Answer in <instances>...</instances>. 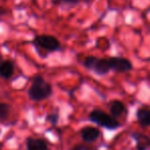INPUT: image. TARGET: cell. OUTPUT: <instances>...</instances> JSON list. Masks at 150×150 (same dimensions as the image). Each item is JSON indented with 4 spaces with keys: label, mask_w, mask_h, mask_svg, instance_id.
Instances as JSON below:
<instances>
[{
    "label": "cell",
    "mask_w": 150,
    "mask_h": 150,
    "mask_svg": "<svg viewBox=\"0 0 150 150\" xmlns=\"http://www.w3.org/2000/svg\"><path fill=\"white\" fill-rule=\"evenodd\" d=\"M29 97L33 101H42L52 94V86L40 75H36L32 79V85L28 91Z\"/></svg>",
    "instance_id": "cell-1"
},
{
    "label": "cell",
    "mask_w": 150,
    "mask_h": 150,
    "mask_svg": "<svg viewBox=\"0 0 150 150\" xmlns=\"http://www.w3.org/2000/svg\"><path fill=\"white\" fill-rule=\"evenodd\" d=\"M89 120L107 130H117L122 127L120 122L117 119L100 109H94L91 111L89 115Z\"/></svg>",
    "instance_id": "cell-2"
},
{
    "label": "cell",
    "mask_w": 150,
    "mask_h": 150,
    "mask_svg": "<svg viewBox=\"0 0 150 150\" xmlns=\"http://www.w3.org/2000/svg\"><path fill=\"white\" fill-rule=\"evenodd\" d=\"M32 45L36 48L47 52H54L61 49V44L56 37L52 35H36L31 41Z\"/></svg>",
    "instance_id": "cell-3"
},
{
    "label": "cell",
    "mask_w": 150,
    "mask_h": 150,
    "mask_svg": "<svg viewBox=\"0 0 150 150\" xmlns=\"http://www.w3.org/2000/svg\"><path fill=\"white\" fill-rule=\"evenodd\" d=\"M84 67L97 75H106L110 69L108 58H98L96 56H86L83 61Z\"/></svg>",
    "instance_id": "cell-4"
},
{
    "label": "cell",
    "mask_w": 150,
    "mask_h": 150,
    "mask_svg": "<svg viewBox=\"0 0 150 150\" xmlns=\"http://www.w3.org/2000/svg\"><path fill=\"white\" fill-rule=\"evenodd\" d=\"M109 65L111 71L117 73H126L132 71L133 65L131 61L124 57H109Z\"/></svg>",
    "instance_id": "cell-5"
},
{
    "label": "cell",
    "mask_w": 150,
    "mask_h": 150,
    "mask_svg": "<svg viewBox=\"0 0 150 150\" xmlns=\"http://www.w3.org/2000/svg\"><path fill=\"white\" fill-rule=\"evenodd\" d=\"M132 138L136 142L137 150H149L150 149V137L139 132L133 133Z\"/></svg>",
    "instance_id": "cell-6"
},
{
    "label": "cell",
    "mask_w": 150,
    "mask_h": 150,
    "mask_svg": "<svg viewBox=\"0 0 150 150\" xmlns=\"http://www.w3.org/2000/svg\"><path fill=\"white\" fill-rule=\"evenodd\" d=\"M81 134V137L83 139V141L85 142H88V143H91V142H94L95 140L99 138L100 136V131L98 130L97 128L95 127H85L81 130L80 132Z\"/></svg>",
    "instance_id": "cell-7"
},
{
    "label": "cell",
    "mask_w": 150,
    "mask_h": 150,
    "mask_svg": "<svg viewBox=\"0 0 150 150\" xmlns=\"http://www.w3.org/2000/svg\"><path fill=\"white\" fill-rule=\"evenodd\" d=\"M137 122L142 128H147L150 126V107L142 106L139 107L136 112Z\"/></svg>",
    "instance_id": "cell-8"
},
{
    "label": "cell",
    "mask_w": 150,
    "mask_h": 150,
    "mask_svg": "<svg viewBox=\"0 0 150 150\" xmlns=\"http://www.w3.org/2000/svg\"><path fill=\"white\" fill-rule=\"evenodd\" d=\"M109 111L115 119H117V117H122L125 112H127V107L122 101L113 100L109 103Z\"/></svg>",
    "instance_id": "cell-9"
},
{
    "label": "cell",
    "mask_w": 150,
    "mask_h": 150,
    "mask_svg": "<svg viewBox=\"0 0 150 150\" xmlns=\"http://www.w3.org/2000/svg\"><path fill=\"white\" fill-rule=\"evenodd\" d=\"M14 73V64L11 60H4L0 63V77L9 79Z\"/></svg>",
    "instance_id": "cell-10"
},
{
    "label": "cell",
    "mask_w": 150,
    "mask_h": 150,
    "mask_svg": "<svg viewBox=\"0 0 150 150\" xmlns=\"http://www.w3.org/2000/svg\"><path fill=\"white\" fill-rule=\"evenodd\" d=\"M27 150H48L47 144L41 139H27Z\"/></svg>",
    "instance_id": "cell-11"
},
{
    "label": "cell",
    "mask_w": 150,
    "mask_h": 150,
    "mask_svg": "<svg viewBox=\"0 0 150 150\" xmlns=\"http://www.w3.org/2000/svg\"><path fill=\"white\" fill-rule=\"evenodd\" d=\"M10 112V106L7 103H0V122H3L8 117Z\"/></svg>",
    "instance_id": "cell-12"
},
{
    "label": "cell",
    "mask_w": 150,
    "mask_h": 150,
    "mask_svg": "<svg viewBox=\"0 0 150 150\" xmlns=\"http://www.w3.org/2000/svg\"><path fill=\"white\" fill-rule=\"evenodd\" d=\"M47 120L51 125L55 126V125L57 124V122H58V115H57V113H51V115H49L47 117Z\"/></svg>",
    "instance_id": "cell-13"
},
{
    "label": "cell",
    "mask_w": 150,
    "mask_h": 150,
    "mask_svg": "<svg viewBox=\"0 0 150 150\" xmlns=\"http://www.w3.org/2000/svg\"><path fill=\"white\" fill-rule=\"evenodd\" d=\"M71 150H92V149L89 148V147H87V146H85V145L79 144V145H76V146H74Z\"/></svg>",
    "instance_id": "cell-14"
},
{
    "label": "cell",
    "mask_w": 150,
    "mask_h": 150,
    "mask_svg": "<svg viewBox=\"0 0 150 150\" xmlns=\"http://www.w3.org/2000/svg\"><path fill=\"white\" fill-rule=\"evenodd\" d=\"M60 3H75L77 0H57Z\"/></svg>",
    "instance_id": "cell-15"
},
{
    "label": "cell",
    "mask_w": 150,
    "mask_h": 150,
    "mask_svg": "<svg viewBox=\"0 0 150 150\" xmlns=\"http://www.w3.org/2000/svg\"><path fill=\"white\" fill-rule=\"evenodd\" d=\"M6 12H7L6 8H4L3 6H0V16H5Z\"/></svg>",
    "instance_id": "cell-16"
}]
</instances>
